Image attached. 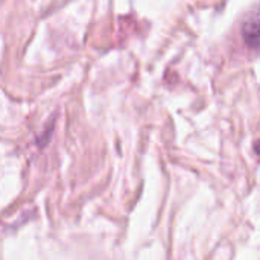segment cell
I'll list each match as a JSON object with an SVG mask.
<instances>
[{
  "label": "cell",
  "mask_w": 260,
  "mask_h": 260,
  "mask_svg": "<svg viewBox=\"0 0 260 260\" xmlns=\"http://www.w3.org/2000/svg\"><path fill=\"white\" fill-rule=\"evenodd\" d=\"M242 35L250 47H260V6L247 18L242 27Z\"/></svg>",
  "instance_id": "cell-1"
},
{
  "label": "cell",
  "mask_w": 260,
  "mask_h": 260,
  "mask_svg": "<svg viewBox=\"0 0 260 260\" xmlns=\"http://www.w3.org/2000/svg\"><path fill=\"white\" fill-rule=\"evenodd\" d=\"M254 149H256V152H257V154L260 155V140H257V142H256V145H254Z\"/></svg>",
  "instance_id": "cell-2"
}]
</instances>
